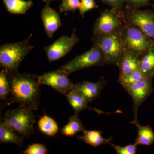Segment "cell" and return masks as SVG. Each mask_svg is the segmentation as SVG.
Instances as JSON below:
<instances>
[{
    "instance_id": "1",
    "label": "cell",
    "mask_w": 154,
    "mask_h": 154,
    "mask_svg": "<svg viewBox=\"0 0 154 154\" xmlns=\"http://www.w3.org/2000/svg\"><path fill=\"white\" fill-rule=\"evenodd\" d=\"M11 85L10 99L8 105L18 103L33 110H37L40 105V84L37 76L19 71L7 73Z\"/></svg>"
},
{
    "instance_id": "2",
    "label": "cell",
    "mask_w": 154,
    "mask_h": 154,
    "mask_svg": "<svg viewBox=\"0 0 154 154\" xmlns=\"http://www.w3.org/2000/svg\"><path fill=\"white\" fill-rule=\"evenodd\" d=\"M32 35L16 43H6L0 47V65L7 73L19 71L20 65L34 47L30 44Z\"/></svg>"
},
{
    "instance_id": "3",
    "label": "cell",
    "mask_w": 154,
    "mask_h": 154,
    "mask_svg": "<svg viewBox=\"0 0 154 154\" xmlns=\"http://www.w3.org/2000/svg\"><path fill=\"white\" fill-rule=\"evenodd\" d=\"M123 22L119 32L125 51L140 57L154 48V39L136 26Z\"/></svg>"
},
{
    "instance_id": "4",
    "label": "cell",
    "mask_w": 154,
    "mask_h": 154,
    "mask_svg": "<svg viewBox=\"0 0 154 154\" xmlns=\"http://www.w3.org/2000/svg\"><path fill=\"white\" fill-rule=\"evenodd\" d=\"M93 45L103 53L105 66L118 65L125 50L119 31L110 34L93 35Z\"/></svg>"
},
{
    "instance_id": "5",
    "label": "cell",
    "mask_w": 154,
    "mask_h": 154,
    "mask_svg": "<svg viewBox=\"0 0 154 154\" xmlns=\"http://www.w3.org/2000/svg\"><path fill=\"white\" fill-rule=\"evenodd\" d=\"M33 111L25 106L7 110L3 122L24 138H28L34 133L33 125L36 122Z\"/></svg>"
},
{
    "instance_id": "6",
    "label": "cell",
    "mask_w": 154,
    "mask_h": 154,
    "mask_svg": "<svg viewBox=\"0 0 154 154\" xmlns=\"http://www.w3.org/2000/svg\"><path fill=\"white\" fill-rule=\"evenodd\" d=\"M104 66L105 60L103 53L98 48L93 46L88 51L78 56L57 70L69 75L83 69Z\"/></svg>"
},
{
    "instance_id": "7",
    "label": "cell",
    "mask_w": 154,
    "mask_h": 154,
    "mask_svg": "<svg viewBox=\"0 0 154 154\" xmlns=\"http://www.w3.org/2000/svg\"><path fill=\"white\" fill-rule=\"evenodd\" d=\"M120 15L124 22L136 26L154 39V11L142 10L125 6Z\"/></svg>"
},
{
    "instance_id": "8",
    "label": "cell",
    "mask_w": 154,
    "mask_h": 154,
    "mask_svg": "<svg viewBox=\"0 0 154 154\" xmlns=\"http://www.w3.org/2000/svg\"><path fill=\"white\" fill-rule=\"evenodd\" d=\"M120 13L112 9L103 11L94 24L93 35H105L119 31L123 23Z\"/></svg>"
},
{
    "instance_id": "9",
    "label": "cell",
    "mask_w": 154,
    "mask_h": 154,
    "mask_svg": "<svg viewBox=\"0 0 154 154\" xmlns=\"http://www.w3.org/2000/svg\"><path fill=\"white\" fill-rule=\"evenodd\" d=\"M79 41L75 31L70 36L63 35L52 44L44 48L48 60L50 62L58 60L67 54Z\"/></svg>"
},
{
    "instance_id": "10",
    "label": "cell",
    "mask_w": 154,
    "mask_h": 154,
    "mask_svg": "<svg viewBox=\"0 0 154 154\" xmlns=\"http://www.w3.org/2000/svg\"><path fill=\"white\" fill-rule=\"evenodd\" d=\"M37 78L40 85L49 86L62 95H66L73 88L74 85L69 79L68 75L57 69L47 72L41 75L37 76Z\"/></svg>"
},
{
    "instance_id": "11",
    "label": "cell",
    "mask_w": 154,
    "mask_h": 154,
    "mask_svg": "<svg viewBox=\"0 0 154 154\" xmlns=\"http://www.w3.org/2000/svg\"><path fill=\"white\" fill-rule=\"evenodd\" d=\"M153 78V77H149L124 88L132 98L133 102V110L135 117H137L139 107L153 91L152 84Z\"/></svg>"
},
{
    "instance_id": "12",
    "label": "cell",
    "mask_w": 154,
    "mask_h": 154,
    "mask_svg": "<svg viewBox=\"0 0 154 154\" xmlns=\"http://www.w3.org/2000/svg\"><path fill=\"white\" fill-rule=\"evenodd\" d=\"M106 84L105 79L102 77L96 82L84 81L82 82L74 84L73 89L80 93L89 103L99 98Z\"/></svg>"
},
{
    "instance_id": "13",
    "label": "cell",
    "mask_w": 154,
    "mask_h": 154,
    "mask_svg": "<svg viewBox=\"0 0 154 154\" xmlns=\"http://www.w3.org/2000/svg\"><path fill=\"white\" fill-rule=\"evenodd\" d=\"M40 16L46 35L48 38H52L56 31L62 25L59 14L47 5L42 10Z\"/></svg>"
},
{
    "instance_id": "14",
    "label": "cell",
    "mask_w": 154,
    "mask_h": 154,
    "mask_svg": "<svg viewBox=\"0 0 154 154\" xmlns=\"http://www.w3.org/2000/svg\"><path fill=\"white\" fill-rule=\"evenodd\" d=\"M66 96L70 105L74 110L75 115H79L80 112L86 109L94 110L99 115L101 114H111L115 113V112L107 113L96 108L89 107L88 105V103L85 99L75 89H72L68 92L66 94Z\"/></svg>"
},
{
    "instance_id": "15",
    "label": "cell",
    "mask_w": 154,
    "mask_h": 154,
    "mask_svg": "<svg viewBox=\"0 0 154 154\" xmlns=\"http://www.w3.org/2000/svg\"><path fill=\"white\" fill-rule=\"evenodd\" d=\"M117 66L119 70V78L125 76L139 69V57L125 51Z\"/></svg>"
},
{
    "instance_id": "16",
    "label": "cell",
    "mask_w": 154,
    "mask_h": 154,
    "mask_svg": "<svg viewBox=\"0 0 154 154\" xmlns=\"http://www.w3.org/2000/svg\"><path fill=\"white\" fill-rule=\"evenodd\" d=\"M24 137L2 121L0 123V143H12L22 147Z\"/></svg>"
},
{
    "instance_id": "17",
    "label": "cell",
    "mask_w": 154,
    "mask_h": 154,
    "mask_svg": "<svg viewBox=\"0 0 154 154\" xmlns=\"http://www.w3.org/2000/svg\"><path fill=\"white\" fill-rule=\"evenodd\" d=\"M137 126L138 129L137 137L135 143L138 145L150 146L154 142V132L149 125L143 126L140 124L137 117H135L134 120L131 122Z\"/></svg>"
},
{
    "instance_id": "18",
    "label": "cell",
    "mask_w": 154,
    "mask_h": 154,
    "mask_svg": "<svg viewBox=\"0 0 154 154\" xmlns=\"http://www.w3.org/2000/svg\"><path fill=\"white\" fill-rule=\"evenodd\" d=\"M83 132V135L77 136V138L94 147L106 144H109L111 145L113 144L111 143V139L103 137L102 132L99 131L85 130Z\"/></svg>"
},
{
    "instance_id": "19",
    "label": "cell",
    "mask_w": 154,
    "mask_h": 154,
    "mask_svg": "<svg viewBox=\"0 0 154 154\" xmlns=\"http://www.w3.org/2000/svg\"><path fill=\"white\" fill-rule=\"evenodd\" d=\"M8 11L12 14H25L33 5L31 0H2Z\"/></svg>"
},
{
    "instance_id": "20",
    "label": "cell",
    "mask_w": 154,
    "mask_h": 154,
    "mask_svg": "<svg viewBox=\"0 0 154 154\" xmlns=\"http://www.w3.org/2000/svg\"><path fill=\"white\" fill-rule=\"evenodd\" d=\"M139 69L148 77L154 76V48L139 57Z\"/></svg>"
},
{
    "instance_id": "21",
    "label": "cell",
    "mask_w": 154,
    "mask_h": 154,
    "mask_svg": "<svg viewBox=\"0 0 154 154\" xmlns=\"http://www.w3.org/2000/svg\"><path fill=\"white\" fill-rule=\"evenodd\" d=\"M85 129L78 116H71L69 117L67 124L63 128L61 133L68 137H73L78 133L84 131Z\"/></svg>"
},
{
    "instance_id": "22",
    "label": "cell",
    "mask_w": 154,
    "mask_h": 154,
    "mask_svg": "<svg viewBox=\"0 0 154 154\" xmlns=\"http://www.w3.org/2000/svg\"><path fill=\"white\" fill-rule=\"evenodd\" d=\"M39 130L48 136H54L58 131L57 123L54 119L47 115H45L38 122Z\"/></svg>"
},
{
    "instance_id": "23",
    "label": "cell",
    "mask_w": 154,
    "mask_h": 154,
    "mask_svg": "<svg viewBox=\"0 0 154 154\" xmlns=\"http://www.w3.org/2000/svg\"><path fill=\"white\" fill-rule=\"evenodd\" d=\"M149 77H150L146 75L139 69L125 76L119 78L118 82L125 88Z\"/></svg>"
},
{
    "instance_id": "24",
    "label": "cell",
    "mask_w": 154,
    "mask_h": 154,
    "mask_svg": "<svg viewBox=\"0 0 154 154\" xmlns=\"http://www.w3.org/2000/svg\"><path fill=\"white\" fill-rule=\"evenodd\" d=\"M11 85L7 72L2 69L0 72V100L7 102L11 94Z\"/></svg>"
},
{
    "instance_id": "25",
    "label": "cell",
    "mask_w": 154,
    "mask_h": 154,
    "mask_svg": "<svg viewBox=\"0 0 154 154\" xmlns=\"http://www.w3.org/2000/svg\"><path fill=\"white\" fill-rule=\"evenodd\" d=\"M81 5L80 0H63L59 8L60 13H67L68 11L79 10Z\"/></svg>"
},
{
    "instance_id": "26",
    "label": "cell",
    "mask_w": 154,
    "mask_h": 154,
    "mask_svg": "<svg viewBox=\"0 0 154 154\" xmlns=\"http://www.w3.org/2000/svg\"><path fill=\"white\" fill-rule=\"evenodd\" d=\"M23 153L24 154H46L47 153V149L44 145L33 144L29 146Z\"/></svg>"
},
{
    "instance_id": "27",
    "label": "cell",
    "mask_w": 154,
    "mask_h": 154,
    "mask_svg": "<svg viewBox=\"0 0 154 154\" xmlns=\"http://www.w3.org/2000/svg\"><path fill=\"white\" fill-rule=\"evenodd\" d=\"M112 146L118 154H135L136 153L137 147L135 143L129 144L125 146L115 145L112 144Z\"/></svg>"
},
{
    "instance_id": "28",
    "label": "cell",
    "mask_w": 154,
    "mask_h": 154,
    "mask_svg": "<svg viewBox=\"0 0 154 154\" xmlns=\"http://www.w3.org/2000/svg\"><path fill=\"white\" fill-rule=\"evenodd\" d=\"M82 5L80 8V15L84 16L86 12L93 10L98 8L99 6L96 5L94 0H81Z\"/></svg>"
},
{
    "instance_id": "29",
    "label": "cell",
    "mask_w": 154,
    "mask_h": 154,
    "mask_svg": "<svg viewBox=\"0 0 154 154\" xmlns=\"http://www.w3.org/2000/svg\"><path fill=\"white\" fill-rule=\"evenodd\" d=\"M102 2L109 5L111 9L117 13H120L123 10L125 0H102Z\"/></svg>"
},
{
    "instance_id": "30",
    "label": "cell",
    "mask_w": 154,
    "mask_h": 154,
    "mask_svg": "<svg viewBox=\"0 0 154 154\" xmlns=\"http://www.w3.org/2000/svg\"><path fill=\"white\" fill-rule=\"evenodd\" d=\"M150 0H125L126 6L134 8H140L150 5Z\"/></svg>"
},
{
    "instance_id": "31",
    "label": "cell",
    "mask_w": 154,
    "mask_h": 154,
    "mask_svg": "<svg viewBox=\"0 0 154 154\" xmlns=\"http://www.w3.org/2000/svg\"><path fill=\"white\" fill-rule=\"evenodd\" d=\"M43 2H44L46 3L47 5H49V4L51 2H53V1H55V0H42Z\"/></svg>"
},
{
    "instance_id": "32",
    "label": "cell",
    "mask_w": 154,
    "mask_h": 154,
    "mask_svg": "<svg viewBox=\"0 0 154 154\" xmlns=\"http://www.w3.org/2000/svg\"><path fill=\"white\" fill-rule=\"evenodd\" d=\"M153 8H154V5H153Z\"/></svg>"
}]
</instances>
